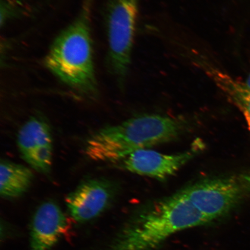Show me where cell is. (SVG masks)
<instances>
[{"label": "cell", "mask_w": 250, "mask_h": 250, "mask_svg": "<svg viewBox=\"0 0 250 250\" xmlns=\"http://www.w3.org/2000/svg\"><path fill=\"white\" fill-rule=\"evenodd\" d=\"M19 150L24 160L43 174L51 171L53 140L51 127L43 118L33 117L21 127L17 137Z\"/></svg>", "instance_id": "cell-8"}, {"label": "cell", "mask_w": 250, "mask_h": 250, "mask_svg": "<svg viewBox=\"0 0 250 250\" xmlns=\"http://www.w3.org/2000/svg\"><path fill=\"white\" fill-rule=\"evenodd\" d=\"M34 175L29 168L4 160L0 164V194L3 198H20L27 191Z\"/></svg>", "instance_id": "cell-11"}, {"label": "cell", "mask_w": 250, "mask_h": 250, "mask_svg": "<svg viewBox=\"0 0 250 250\" xmlns=\"http://www.w3.org/2000/svg\"><path fill=\"white\" fill-rule=\"evenodd\" d=\"M139 0H109L107 10L108 64L120 85L131 61Z\"/></svg>", "instance_id": "cell-5"}, {"label": "cell", "mask_w": 250, "mask_h": 250, "mask_svg": "<svg viewBox=\"0 0 250 250\" xmlns=\"http://www.w3.org/2000/svg\"><path fill=\"white\" fill-rule=\"evenodd\" d=\"M115 193L116 187L110 181L87 180L68 195L65 204L74 220L85 223L104 212L113 201Z\"/></svg>", "instance_id": "cell-7"}, {"label": "cell", "mask_w": 250, "mask_h": 250, "mask_svg": "<svg viewBox=\"0 0 250 250\" xmlns=\"http://www.w3.org/2000/svg\"><path fill=\"white\" fill-rule=\"evenodd\" d=\"M186 127L180 119L140 115L97 131L87 140L85 154L94 161L118 162L137 150L176 139Z\"/></svg>", "instance_id": "cell-2"}, {"label": "cell", "mask_w": 250, "mask_h": 250, "mask_svg": "<svg viewBox=\"0 0 250 250\" xmlns=\"http://www.w3.org/2000/svg\"><path fill=\"white\" fill-rule=\"evenodd\" d=\"M180 191L210 223L250 197V170L200 181Z\"/></svg>", "instance_id": "cell-4"}, {"label": "cell", "mask_w": 250, "mask_h": 250, "mask_svg": "<svg viewBox=\"0 0 250 250\" xmlns=\"http://www.w3.org/2000/svg\"><path fill=\"white\" fill-rule=\"evenodd\" d=\"M192 61L205 71L228 99L242 112L250 131V90L245 83L234 79L203 55L195 54L192 55Z\"/></svg>", "instance_id": "cell-10"}, {"label": "cell", "mask_w": 250, "mask_h": 250, "mask_svg": "<svg viewBox=\"0 0 250 250\" xmlns=\"http://www.w3.org/2000/svg\"><path fill=\"white\" fill-rule=\"evenodd\" d=\"M203 147L202 143L195 142L191 148L177 154H165L149 149H139L118 162L122 168L131 173L164 180L176 174Z\"/></svg>", "instance_id": "cell-6"}, {"label": "cell", "mask_w": 250, "mask_h": 250, "mask_svg": "<svg viewBox=\"0 0 250 250\" xmlns=\"http://www.w3.org/2000/svg\"><path fill=\"white\" fill-rule=\"evenodd\" d=\"M245 84L246 86L250 90V73L249 75L248 78H247Z\"/></svg>", "instance_id": "cell-12"}, {"label": "cell", "mask_w": 250, "mask_h": 250, "mask_svg": "<svg viewBox=\"0 0 250 250\" xmlns=\"http://www.w3.org/2000/svg\"><path fill=\"white\" fill-rule=\"evenodd\" d=\"M209 223L179 191L131 218L106 250H153L174 233Z\"/></svg>", "instance_id": "cell-1"}, {"label": "cell", "mask_w": 250, "mask_h": 250, "mask_svg": "<svg viewBox=\"0 0 250 250\" xmlns=\"http://www.w3.org/2000/svg\"><path fill=\"white\" fill-rule=\"evenodd\" d=\"M67 227V218L60 206L52 201L42 203L31 218L29 250H51Z\"/></svg>", "instance_id": "cell-9"}, {"label": "cell", "mask_w": 250, "mask_h": 250, "mask_svg": "<svg viewBox=\"0 0 250 250\" xmlns=\"http://www.w3.org/2000/svg\"><path fill=\"white\" fill-rule=\"evenodd\" d=\"M91 0H86L79 15L52 43L44 62L62 83L90 98L98 95L90 33Z\"/></svg>", "instance_id": "cell-3"}]
</instances>
